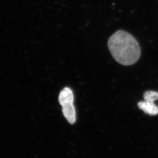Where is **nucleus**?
I'll return each mask as SVG.
<instances>
[{"instance_id":"1","label":"nucleus","mask_w":158,"mask_h":158,"mask_svg":"<svg viewBox=\"0 0 158 158\" xmlns=\"http://www.w3.org/2000/svg\"><path fill=\"white\" fill-rule=\"evenodd\" d=\"M108 48L115 60L123 65H133L140 57L139 44L124 31H118L113 34L108 40Z\"/></svg>"},{"instance_id":"3","label":"nucleus","mask_w":158,"mask_h":158,"mask_svg":"<svg viewBox=\"0 0 158 158\" xmlns=\"http://www.w3.org/2000/svg\"><path fill=\"white\" fill-rule=\"evenodd\" d=\"M144 102H139L138 106L146 114L156 115L158 114V103L156 100L158 99V92L153 90H147L144 94Z\"/></svg>"},{"instance_id":"2","label":"nucleus","mask_w":158,"mask_h":158,"mask_svg":"<svg viewBox=\"0 0 158 158\" xmlns=\"http://www.w3.org/2000/svg\"><path fill=\"white\" fill-rule=\"evenodd\" d=\"M73 102L74 94L72 90L67 87L64 88L59 93V103L62 107L63 116L71 125L76 122V111Z\"/></svg>"}]
</instances>
